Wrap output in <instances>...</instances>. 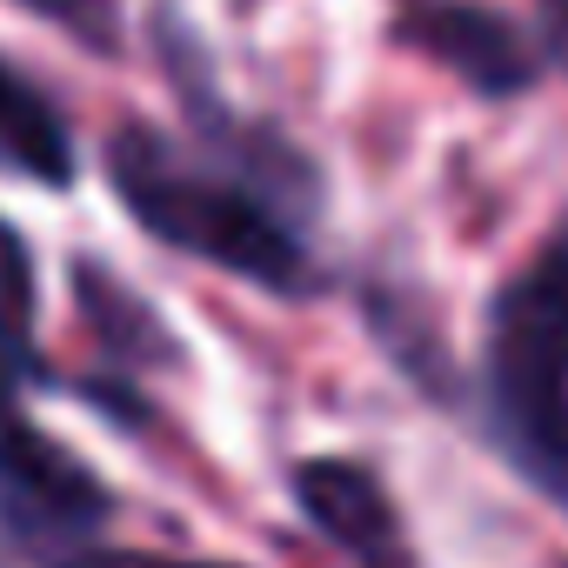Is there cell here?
I'll use <instances>...</instances> for the list:
<instances>
[{
    "instance_id": "cell-5",
    "label": "cell",
    "mask_w": 568,
    "mask_h": 568,
    "mask_svg": "<svg viewBox=\"0 0 568 568\" xmlns=\"http://www.w3.org/2000/svg\"><path fill=\"white\" fill-rule=\"evenodd\" d=\"M295 501L355 568H422L415 541L402 528V508L375 468L342 462V455H315L295 468Z\"/></svg>"
},
{
    "instance_id": "cell-9",
    "label": "cell",
    "mask_w": 568,
    "mask_h": 568,
    "mask_svg": "<svg viewBox=\"0 0 568 568\" xmlns=\"http://www.w3.org/2000/svg\"><path fill=\"white\" fill-rule=\"evenodd\" d=\"M74 568H234V561H181V555H141V548H88Z\"/></svg>"
},
{
    "instance_id": "cell-4",
    "label": "cell",
    "mask_w": 568,
    "mask_h": 568,
    "mask_svg": "<svg viewBox=\"0 0 568 568\" xmlns=\"http://www.w3.org/2000/svg\"><path fill=\"white\" fill-rule=\"evenodd\" d=\"M388 41L402 54H422L428 68L455 74L481 101H521L548 68L541 34L521 28L515 14L488 8V0H395Z\"/></svg>"
},
{
    "instance_id": "cell-8",
    "label": "cell",
    "mask_w": 568,
    "mask_h": 568,
    "mask_svg": "<svg viewBox=\"0 0 568 568\" xmlns=\"http://www.w3.org/2000/svg\"><path fill=\"white\" fill-rule=\"evenodd\" d=\"M14 8L41 14L48 28H61L88 54H121V8L114 0H14Z\"/></svg>"
},
{
    "instance_id": "cell-3",
    "label": "cell",
    "mask_w": 568,
    "mask_h": 568,
    "mask_svg": "<svg viewBox=\"0 0 568 568\" xmlns=\"http://www.w3.org/2000/svg\"><path fill=\"white\" fill-rule=\"evenodd\" d=\"M21 388L28 375L0 368V535L41 568H74L88 548H101L114 495L68 442L28 415Z\"/></svg>"
},
{
    "instance_id": "cell-2",
    "label": "cell",
    "mask_w": 568,
    "mask_h": 568,
    "mask_svg": "<svg viewBox=\"0 0 568 568\" xmlns=\"http://www.w3.org/2000/svg\"><path fill=\"white\" fill-rule=\"evenodd\" d=\"M481 402L515 475L568 515V221L488 302Z\"/></svg>"
},
{
    "instance_id": "cell-1",
    "label": "cell",
    "mask_w": 568,
    "mask_h": 568,
    "mask_svg": "<svg viewBox=\"0 0 568 568\" xmlns=\"http://www.w3.org/2000/svg\"><path fill=\"white\" fill-rule=\"evenodd\" d=\"M161 54H174V81L194 134L141 114L121 121L108 134V181L121 207L174 254H194L267 295L308 302L322 288V267L302 241V221L315 214V187H322L315 161L281 128L234 114L207 88L181 21L168 14H161Z\"/></svg>"
},
{
    "instance_id": "cell-11",
    "label": "cell",
    "mask_w": 568,
    "mask_h": 568,
    "mask_svg": "<svg viewBox=\"0 0 568 568\" xmlns=\"http://www.w3.org/2000/svg\"><path fill=\"white\" fill-rule=\"evenodd\" d=\"M234 8H254V0H234Z\"/></svg>"
},
{
    "instance_id": "cell-12",
    "label": "cell",
    "mask_w": 568,
    "mask_h": 568,
    "mask_svg": "<svg viewBox=\"0 0 568 568\" xmlns=\"http://www.w3.org/2000/svg\"><path fill=\"white\" fill-rule=\"evenodd\" d=\"M561 61H568V54H561Z\"/></svg>"
},
{
    "instance_id": "cell-10",
    "label": "cell",
    "mask_w": 568,
    "mask_h": 568,
    "mask_svg": "<svg viewBox=\"0 0 568 568\" xmlns=\"http://www.w3.org/2000/svg\"><path fill=\"white\" fill-rule=\"evenodd\" d=\"M541 48H548V61L568 54V0H541Z\"/></svg>"
},
{
    "instance_id": "cell-7",
    "label": "cell",
    "mask_w": 568,
    "mask_h": 568,
    "mask_svg": "<svg viewBox=\"0 0 568 568\" xmlns=\"http://www.w3.org/2000/svg\"><path fill=\"white\" fill-rule=\"evenodd\" d=\"M34 315H41V274H34V247L21 241V227L0 214V368H14L28 382H41V348H34Z\"/></svg>"
},
{
    "instance_id": "cell-6",
    "label": "cell",
    "mask_w": 568,
    "mask_h": 568,
    "mask_svg": "<svg viewBox=\"0 0 568 568\" xmlns=\"http://www.w3.org/2000/svg\"><path fill=\"white\" fill-rule=\"evenodd\" d=\"M0 174L48 187V194H68L81 174L74 128H68L61 101L28 68H14L8 54H0Z\"/></svg>"
}]
</instances>
